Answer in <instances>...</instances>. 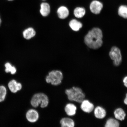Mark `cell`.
<instances>
[{
	"label": "cell",
	"instance_id": "6da1fadb",
	"mask_svg": "<svg viewBox=\"0 0 127 127\" xmlns=\"http://www.w3.org/2000/svg\"><path fill=\"white\" fill-rule=\"evenodd\" d=\"M102 37L101 30L99 28H93L85 36V43L90 48L97 49L102 45Z\"/></svg>",
	"mask_w": 127,
	"mask_h": 127
},
{
	"label": "cell",
	"instance_id": "7a4b0ae2",
	"mask_svg": "<svg viewBox=\"0 0 127 127\" xmlns=\"http://www.w3.org/2000/svg\"><path fill=\"white\" fill-rule=\"evenodd\" d=\"M65 93L69 100L78 103H81L85 97L82 89L79 87H73L72 88L66 89Z\"/></svg>",
	"mask_w": 127,
	"mask_h": 127
},
{
	"label": "cell",
	"instance_id": "3957f363",
	"mask_svg": "<svg viewBox=\"0 0 127 127\" xmlns=\"http://www.w3.org/2000/svg\"><path fill=\"white\" fill-rule=\"evenodd\" d=\"M49 103V99L47 95L41 93L34 94L31 101V105L34 108L37 107L39 104L41 108H45L48 105Z\"/></svg>",
	"mask_w": 127,
	"mask_h": 127
},
{
	"label": "cell",
	"instance_id": "277c9868",
	"mask_svg": "<svg viewBox=\"0 0 127 127\" xmlns=\"http://www.w3.org/2000/svg\"><path fill=\"white\" fill-rule=\"evenodd\" d=\"M63 78V74L61 71L53 70L50 71L46 78L47 83L57 86L60 85Z\"/></svg>",
	"mask_w": 127,
	"mask_h": 127
},
{
	"label": "cell",
	"instance_id": "5b68a950",
	"mask_svg": "<svg viewBox=\"0 0 127 127\" xmlns=\"http://www.w3.org/2000/svg\"><path fill=\"white\" fill-rule=\"evenodd\" d=\"M109 57L113 61L114 64L118 66L120 64L122 61V58L120 49L116 47H113L109 53Z\"/></svg>",
	"mask_w": 127,
	"mask_h": 127
},
{
	"label": "cell",
	"instance_id": "8992f818",
	"mask_svg": "<svg viewBox=\"0 0 127 127\" xmlns=\"http://www.w3.org/2000/svg\"><path fill=\"white\" fill-rule=\"evenodd\" d=\"M81 103V109L84 112L90 113L94 110V105L88 100L84 99Z\"/></svg>",
	"mask_w": 127,
	"mask_h": 127
},
{
	"label": "cell",
	"instance_id": "52a82bcc",
	"mask_svg": "<svg viewBox=\"0 0 127 127\" xmlns=\"http://www.w3.org/2000/svg\"><path fill=\"white\" fill-rule=\"evenodd\" d=\"M26 117L29 122L35 123L39 119V115L37 111L34 109H31L27 112Z\"/></svg>",
	"mask_w": 127,
	"mask_h": 127
},
{
	"label": "cell",
	"instance_id": "ba28073f",
	"mask_svg": "<svg viewBox=\"0 0 127 127\" xmlns=\"http://www.w3.org/2000/svg\"><path fill=\"white\" fill-rule=\"evenodd\" d=\"M103 7V4L99 1L95 0L91 2L90 4V10L93 13L98 14L100 13Z\"/></svg>",
	"mask_w": 127,
	"mask_h": 127
},
{
	"label": "cell",
	"instance_id": "9c48e42d",
	"mask_svg": "<svg viewBox=\"0 0 127 127\" xmlns=\"http://www.w3.org/2000/svg\"><path fill=\"white\" fill-rule=\"evenodd\" d=\"M8 87L11 92L14 93L21 90L22 86L21 84L17 82L15 79H13L9 82Z\"/></svg>",
	"mask_w": 127,
	"mask_h": 127
},
{
	"label": "cell",
	"instance_id": "30bf717a",
	"mask_svg": "<svg viewBox=\"0 0 127 127\" xmlns=\"http://www.w3.org/2000/svg\"><path fill=\"white\" fill-rule=\"evenodd\" d=\"M57 13L59 18L64 19L69 16V11L67 7L62 6L58 8L57 11Z\"/></svg>",
	"mask_w": 127,
	"mask_h": 127
},
{
	"label": "cell",
	"instance_id": "8fae6325",
	"mask_svg": "<svg viewBox=\"0 0 127 127\" xmlns=\"http://www.w3.org/2000/svg\"><path fill=\"white\" fill-rule=\"evenodd\" d=\"M94 115L96 118L102 119L106 116L107 112L104 108L100 106H98L94 109Z\"/></svg>",
	"mask_w": 127,
	"mask_h": 127
},
{
	"label": "cell",
	"instance_id": "7c38bea8",
	"mask_svg": "<svg viewBox=\"0 0 127 127\" xmlns=\"http://www.w3.org/2000/svg\"><path fill=\"white\" fill-rule=\"evenodd\" d=\"M50 5L48 3L43 2L41 4L40 12L42 16H47L50 14Z\"/></svg>",
	"mask_w": 127,
	"mask_h": 127
},
{
	"label": "cell",
	"instance_id": "4fadbf2b",
	"mask_svg": "<svg viewBox=\"0 0 127 127\" xmlns=\"http://www.w3.org/2000/svg\"><path fill=\"white\" fill-rule=\"evenodd\" d=\"M114 114L115 118L121 121L124 120L126 116L125 111L121 108H118L116 109L114 111Z\"/></svg>",
	"mask_w": 127,
	"mask_h": 127
},
{
	"label": "cell",
	"instance_id": "5bb4252c",
	"mask_svg": "<svg viewBox=\"0 0 127 127\" xmlns=\"http://www.w3.org/2000/svg\"><path fill=\"white\" fill-rule=\"evenodd\" d=\"M36 32L33 28H28L25 30L23 32V37L25 39L29 40L34 37L36 35Z\"/></svg>",
	"mask_w": 127,
	"mask_h": 127
},
{
	"label": "cell",
	"instance_id": "9a60e30c",
	"mask_svg": "<svg viewBox=\"0 0 127 127\" xmlns=\"http://www.w3.org/2000/svg\"><path fill=\"white\" fill-rule=\"evenodd\" d=\"M77 108L73 104L69 103L66 105L64 110L66 113L69 116L75 115L76 114Z\"/></svg>",
	"mask_w": 127,
	"mask_h": 127
},
{
	"label": "cell",
	"instance_id": "2e32d148",
	"mask_svg": "<svg viewBox=\"0 0 127 127\" xmlns=\"http://www.w3.org/2000/svg\"><path fill=\"white\" fill-rule=\"evenodd\" d=\"M61 127H74L75 123L72 119L68 117L64 118L60 121Z\"/></svg>",
	"mask_w": 127,
	"mask_h": 127
},
{
	"label": "cell",
	"instance_id": "e0dca14e",
	"mask_svg": "<svg viewBox=\"0 0 127 127\" xmlns=\"http://www.w3.org/2000/svg\"><path fill=\"white\" fill-rule=\"evenodd\" d=\"M69 25L73 31H78L82 27V25L81 22L75 19H72L69 22Z\"/></svg>",
	"mask_w": 127,
	"mask_h": 127
},
{
	"label": "cell",
	"instance_id": "ac0fdd59",
	"mask_svg": "<svg viewBox=\"0 0 127 127\" xmlns=\"http://www.w3.org/2000/svg\"><path fill=\"white\" fill-rule=\"evenodd\" d=\"M120 126V123L118 121L113 118L108 119L104 125L105 127H119Z\"/></svg>",
	"mask_w": 127,
	"mask_h": 127
},
{
	"label": "cell",
	"instance_id": "d6986e66",
	"mask_svg": "<svg viewBox=\"0 0 127 127\" xmlns=\"http://www.w3.org/2000/svg\"><path fill=\"white\" fill-rule=\"evenodd\" d=\"M85 9L83 7H76L74 11V15L77 18H82L85 15Z\"/></svg>",
	"mask_w": 127,
	"mask_h": 127
},
{
	"label": "cell",
	"instance_id": "ffe728a7",
	"mask_svg": "<svg viewBox=\"0 0 127 127\" xmlns=\"http://www.w3.org/2000/svg\"><path fill=\"white\" fill-rule=\"evenodd\" d=\"M4 66L5 68V71L6 73L10 72L12 74H14L16 72L17 69L16 67L12 66L10 63H6L5 64Z\"/></svg>",
	"mask_w": 127,
	"mask_h": 127
},
{
	"label": "cell",
	"instance_id": "44dd1931",
	"mask_svg": "<svg viewBox=\"0 0 127 127\" xmlns=\"http://www.w3.org/2000/svg\"><path fill=\"white\" fill-rule=\"evenodd\" d=\"M118 13L119 15L121 17L127 19V6H120L119 8Z\"/></svg>",
	"mask_w": 127,
	"mask_h": 127
},
{
	"label": "cell",
	"instance_id": "7402d4cb",
	"mask_svg": "<svg viewBox=\"0 0 127 127\" xmlns=\"http://www.w3.org/2000/svg\"><path fill=\"white\" fill-rule=\"evenodd\" d=\"M7 93V90L4 86H0V102L4 101Z\"/></svg>",
	"mask_w": 127,
	"mask_h": 127
},
{
	"label": "cell",
	"instance_id": "603a6c76",
	"mask_svg": "<svg viewBox=\"0 0 127 127\" xmlns=\"http://www.w3.org/2000/svg\"><path fill=\"white\" fill-rule=\"evenodd\" d=\"M123 82L124 85L127 88V76L124 77L123 79Z\"/></svg>",
	"mask_w": 127,
	"mask_h": 127
},
{
	"label": "cell",
	"instance_id": "cb8c5ba5",
	"mask_svg": "<svg viewBox=\"0 0 127 127\" xmlns=\"http://www.w3.org/2000/svg\"><path fill=\"white\" fill-rule=\"evenodd\" d=\"M124 104L127 105V93L126 95V96L124 100Z\"/></svg>",
	"mask_w": 127,
	"mask_h": 127
},
{
	"label": "cell",
	"instance_id": "d4e9b609",
	"mask_svg": "<svg viewBox=\"0 0 127 127\" xmlns=\"http://www.w3.org/2000/svg\"><path fill=\"white\" fill-rule=\"evenodd\" d=\"M1 18L0 15V26L1 23Z\"/></svg>",
	"mask_w": 127,
	"mask_h": 127
},
{
	"label": "cell",
	"instance_id": "484cf974",
	"mask_svg": "<svg viewBox=\"0 0 127 127\" xmlns=\"http://www.w3.org/2000/svg\"><path fill=\"white\" fill-rule=\"evenodd\" d=\"M7 0L9 1H12L14 0Z\"/></svg>",
	"mask_w": 127,
	"mask_h": 127
},
{
	"label": "cell",
	"instance_id": "4316f807",
	"mask_svg": "<svg viewBox=\"0 0 127 127\" xmlns=\"http://www.w3.org/2000/svg\"><path fill=\"white\" fill-rule=\"evenodd\" d=\"M42 1H45L46 0H42Z\"/></svg>",
	"mask_w": 127,
	"mask_h": 127
}]
</instances>
